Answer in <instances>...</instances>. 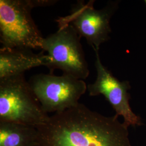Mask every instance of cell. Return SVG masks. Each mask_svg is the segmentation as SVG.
Listing matches in <instances>:
<instances>
[{
	"mask_svg": "<svg viewBox=\"0 0 146 146\" xmlns=\"http://www.w3.org/2000/svg\"><path fill=\"white\" fill-rule=\"evenodd\" d=\"M42 50L47 52L46 67L50 73L56 69L74 78L83 80L89 75L88 62L81 43V37L70 25L58 27V30L44 37Z\"/></svg>",
	"mask_w": 146,
	"mask_h": 146,
	"instance_id": "277c9868",
	"label": "cell"
},
{
	"mask_svg": "<svg viewBox=\"0 0 146 146\" xmlns=\"http://www.w3.org/2000/svg\"><path fill=\"white\" fill-rule=\"evenodd\" d=\"M96 60L95 66L97 76L94 83L87 85V91L90 96L100 95L104 96L115 110V115L122 116L123 123L128 127L142 125L141 118L131 108L129 90L131 88L128 81H121L102 64L99 55V50L94 49Z\"/></svg>",
	"mask_w": 146,
	"mask_h": 146,
	"instance_id": "52a82bcc",
	"label": "cell"
},
{
	"mask_svg": "<svg viewBox=\"0 0 146 146\" xmlns=\"http://www.w3.org/2000/svg\"><path fill=\"white\" fill-rule=\"evenodd\" d=\"M79 103L37 127L40 146H131L128 127Z\"/></svg>",
	"mask_w": 146,
	"mask_h": 146,
	"instance_id": "6da1fadb",
	"label": "cell"
},
{
	"mask_svg": "<svg viewBox=\"0 0 146 146\" xmlns=\"http://www.w3.org/2000/svg\"><path fill=\"white\" fill-rule=\"evenodd\" d=\"M31 89L43 110L60 113L76 106L79 100L87 90L83 80L63 74H38L29 80Z\"/></svg>",
	"mask_w": 146,
	"mask_h": 146,
	"instance_id": "5b68a950",
	"label": "cell"
},
{
	"mask_svg": "<svg viewBox=\"0 0 146 146\" xmlns=\"http://www.w3.org/2000/svg\"><path fill=\"white\" fill-rule=\"evenodd\" d=\"M49 117L24 74L0 80V122L37 128Z\"/></svg>",
	"mask_w": 146,
	"mask_h": 146,
	"instance_id": "3957f363",
	"label": "cell"
},
{
	"mask_svg": "<svg viewBox=\"0 0 146 146\" xmlns=\"http://www.w3.org/2000/svg\"><path fill=\"white\" fill-rule=\"evenodd\" d=\"M145 4L146 5V1H145Z\"/></svg>",
	"mask_w": 146,
	"mask_h": 146,
	"instance_id": "30bf717a",
	"label": "cell"
},
{
	"mask_svg": "<svg viewBox=\"0 0 146 146\" xmlns=\"http://www.w3.org/2000/svg\"><path fill=\"white\" fill-rule=\"evenodd\" d=\"M94 2L77 1L68 15L59 17L56 21L58 27H73L79 36L84 38L93 49L99 50L100 46L110 39V21L119 3L110 2L102 9L97 10L94 7Z\"/></svg>",
	"mask_w": 146,
	"mask_h": 146,
	"instance_id": "8992f818",
	"label": "cell"
},
{
	"mask_svg": "<svg viewBox=\"0 0 146 146\" xmlns=\"http://www.w3.org/2000/svg\"><path fill=\"white\" fill-rule=\"evenodd\" d=\"M48 56L44 50L38 53L27 48L0 49V80L23 75L33 68L46 66Z\"/></svg>",
	"mask_w": 146,
	"mask_h": 146,
	"instance_id": "ba28073f",
	"label": "cell"
},
{
	"mask_svg": "<svg viewBox=\"0 0 146 146\" xmlns=\"http://www.w3.org/2000/svg\"></svg>",
	"mask_w": 146,
	"mask_h": 146,
	"instance_id": "8fae6325",
	"label": "cell"
},
{
	"mask_svg": "<svg viewBox=\"0 0 146 146\" xmlns=\"http://www.w3.org/2000/svg\"><path fill=\"white\" fill-rule=\"evenodd\" d=\"M36 128L0 122V146H39Z\"/></svg>",
	"mask_w": 146,
	"mask_h": 146,
	"instance_id": "9c48e42d",
	"label": "cell"
},
{
	"mask_svg": "<svg viewBox=\"0 0 146 146\" xmlns=\"http://www.w3.org/2000/svg\"><path fill=\"white\" fill-rule=\"evenodd\" d=\"M54 0H0L1 48L42 49L43 39L31 11L34 8L54 5Z\"/></svg>",
	"mask_w": 146,
	"mask_h": 146,
	"instance_id": "7a4b0ae2",
	"label": "cell"
}]
</instances>
